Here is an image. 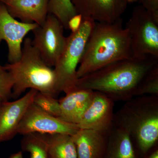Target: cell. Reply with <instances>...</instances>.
Returning a JSON list of instances; mask_svg holds the SVG:
<instances>
[{
    "instance_id": "obj_24",
    "label": "cell",
    "mask_w": 158,
    "mask_h": 158,
    "mask_svg": "<svg viewBox=\"0 0 158 158\" xmlns=\"http://www.w3.org/2000/svg\"><path fill=\"white\" fill-rule=\"evenodd\" d=\"M83 18L81 15L77 14L69 20L68 23V30L72 33L77 32L81 27L83 22Z\"/></svg>"
},
{
    "instance_id": "obj_19",
    "label": "cell",
    "mask_w": 158,
    "mask_h": 158,
    "mask_svg": "<svg viewBox=\"0 0 158 158\" xmlns=\"http://www.w3.org/2000/svg\"><path fill=\"white\" fill-rule=\"evenodd\" d=\"M48 14L54 15L68 30L69 21L77 13L71 0H50Z\"/></svg>"
},
{
    "instance_id": "obj_8",
    "label": "cell",
    "mask_w": 158,
    "mask_h": 158,
    "mask_svg": "<svg viewBox=\"0 0 158 158\" xmlns=\"http://www.w3.org/2000/svg\"><path fill=\"white\" fill-rule=\"evenodd\" d=\"M77 125L50 115L34 103L26 111L20 123L17 133L25 135L31 134L54 135L62 134L73 135L79 130Z\"/></svg>"
},
{
    "instance_id": "obj_16",
    "label": "cell",
    "mask_w": 158,
    "mask_h": 158,
    "mask_svg": "<svg viewBox=\"0 0 158 158\" xmlns=\"http://www.w3.org/2000/svg\"><path fill=\"white\" fill-rule=\"evenodd\" d=\"M106 158H137L129 135L124 130L113 126L108 134Z\"/></svg>"
},
{
    "instance_id": "obj_1",
    "label": "cell",
    "mask_w": 158,
    "mask_h": 158,
    "mask_svg": "<svg viewBox=\"0 0 158 158\" xmlns=\"http://www.w3.org/2000/svg\"><path fill=\"white\" fill-rule=\"evenodd\" d=\"M158 65V57H132L111 63L78 80L77 88L103 93L114 102L136 96L141 81Z\"/></svg>"
},
{
    "instance_id": "obj_2",
    "label": "cell",
    "mask_w": 158,
    "mask_h": 158,
    "mask_svg": "<svg viewBox=\"0 0 158 158\" xmlns=\"http://www.w3.org/2000/svg\"><path fill=\"white\" fill-rule=\"evenodd\" d=\"M132 57L129 35L122 18L112 23L96 22L79 63L77 77Z\"/></svg>"
},
{
    "instance_id": "obj_21",
    "label": "cell",
    "mask_w": 158,
    "mask_h": 158,
    "mask_svg": "<svg viewBox=\"0 0 158 158\" xmlns=\"http://www.w3.org/2000/svg\"><path fill=\"white\" fill-rule=\"evenodd\" d=\"M144 95L158 96V65L146 75L137 89L135 97Z\"/></svg>"
},
{
    "instance_id": "obj_18",
    "label": "cell",
    "mask_w": 158,
    "mask_h": 158,
    "mask_svg": "<svg viewBox=\"0 0 158 158\" xmlns=\"http://www.w3.org/2000/svg\"><path fill=\"white\" fill-rule=\"evenodd\" d=\"M21 145L23 151L29 153L30 158H49L45 135L31 134L24 135Z\"/></svg>"
},
{
    "instance_id": "obj_3",
    "label": "cell",
    "mask_w": 158,
    "mask_h": 158,
    "mask_svg": "<svg viewBox=\"0 0 158 158\" xmlns=\"http://www.w3.org/2000/svg\"><path fill=\"white\" fill-rule=\"evenodd\" d=\"M113 126L127 132L134 146L146 154L158 140V96H136L114 113Z\"/></svg>"
},
{
    "instance_id": "obj_28",
    "label": "cell",
    "mask_w": 158,
    "mask_h": 158,
    "mask_svg": "<svg viewBox=\"0 0 158 158\" xmlns=\"http://www.w3.org/2000/svg\"><path fill=\"white\" fill-rule=\"evenodd\" d=\"M0 158H1V156H0Z\"/></svg>"
},
{
    "instance_id": "obj_7",
    "label": "cell",
    "mask_w": 158,
    "mask_h": 158,
    "mask_svg": "<svg viewBox=\"0 0 158 158\" xmlns=\"http://www.w3.org/2000/svg\"><path fill=\"white\" fill-rule=\"evenodd\" d=\"M64 28L59 20L48 14L44 23L33 31L32 44L44 61L50 67L55 66L66 45L67 37Z\"/></svg>"
},
{
    "instance_id": "obj_6",
    "label": "cell",
    "mask_w": 158,
    "mask_h": 158,
    "mask_svg": "<svg viewBox=\"0 0 158 158\" xmlns=\"http://www.w3.org/2000/svg\"><path fill=\"white\" fill-rule=\"evenodd\" d=\"M132 56L158 57V21L141 6L133 9L126 23Z\"/></svg>"
},
{
    "instance_id": "obj_9",
    "label": "cell",
    "mask_w": 158,
    "mask_h": 158,
    "mask_svg": "<svg viewBox=\"0 0 158 158\" xmlns=\"http://www.w3.org/2000/svg\"><path fill=\"white\" fill-rule=\"evenodd\" d=\"M38 26L35 23L17 20L11 16L6 6L0 2V43L4 40L7 44L9 63L19 60L25 37Z\"/></svg>"
},
{
    "instance_id": "obj_11",
    "label": "cell",
    "mask_w": 158,
    "mask_h": 158,
    "mask_svg": "<svg viewBox=\"0 0 158 158\" xmlns=\"http://www.w3.org/2000/svg\"><path fill=\"white\" fill-rule=\"evenodd\" d=\"M37 90L30 89L20 98L0 104V144L18 134L19 127L26 111L33 103Z\"/></svg>"
},
{
    "instance_id": "obj_26",
    "label": "cell",
    "mask_w": 158,
    "mask_h": 158,
    "mask_svg": "<svg viewBox=\"0 0 158 158\" xmlns=\"http://www.w3.org/2000/svg\"><path fill=\"white\" fill-rule=\"evenodd\" d=\"M146 158H158V149H156L154 150Z\"/></svg>"
},
{
    "instance_id": "obj_4",
    "label": "cell",
    "mask_w": 158,
    "mask_h": 158,
    "mask_svg": "<svg viewBox=\"0 0 158 158\" xmlns=\"http://www.w3.org/2000/svg\"><path fill=\"white\" fill-rule=\"evenodd\" d=\"M23 43L19 60L4 65L13 79L11 98H19L29 89L55 97L58 94L54 69L44 61L31 38H25Z\"/></svg>"
},
{
    "instance_id": "obj_15",
    "label": "cell",
    "mask_w": 158,
    "mask_h": 158,
    "mask_svg": "<svg viewBox=\"0 0 158 158\" xmlns=\"http://www.w3.org/2000/svg\"><path fill=\"white\" fill-rule=\"evenodd\" d=\"M93 94V90L80 88L66 94L59 100L60 118L78 125L91 102Z\"/></svg>"
},
{
    "instance_id": "obj_22",
    "label": "cell",
    "mask_w": 158,
    "mask_h": 158,
    "mask_svg": "<svg viewBox=\"0 0 158 158\" xmlns=\"http://www.w3.org/2000/svg\"><path fill=\"white\" fill-rule=\"evenodd\" d=\"M13 84L11 74L0 62V103L11 98Z\"/></svg>"
},
{
    "instance_id": "obj_5",
    "label": "cell",
    "mask_w": 158,
    "mask_h": 158,
    "mask_svg": "<svg viewBox=\"0 0 158 158\" xmlns=\"http://www.w3.org/2000/svg\"><path fill=\"white\" fill-rule=\"evenodd\" d=\"M95 22L92 19H83L80 28L67 37L65 48L54 66L57 94H66L77 88V70Z\"/></svg>"
},
{
    "instance_id": "obj_14",
    "label": "cell",
    "mask_w": 158,
    "mask_h": 158,
    "mask_svg": "<svg viewBox=\"0 0 158 158\" xmlns=\"http://www.w3.org/2000/svg\"><path fill=\"white\" fill-rule=\"evenodd\" d=\"M108 134L90 129H79L72 138L77 158H103L106 156Z\"/></svg>"
},
{
    "instance_id": "obj_13",
    "label": "cell",
    "mask_w": 158,
    "mask_h": 158,
    "mask_svg": "<svg viewBox=\"0 0 158 158\" xmlns=\"http://www.w3.org/2000/svg\"><path fill=\"white\" fill-rule=\"evenodd\" d=\"M50 0H0L11 16L25 23L42 25L48 14Z\"/></svg>"
},
{
    "instance_id": "obj_12",
    "label": "cell",
    "mask_w": 158,
    "mask_h": 158,
    "mask_svg": "<svg viewBox=\"0 0 158 158\" xmlns=\"http://www.w3.org/2000/svg\"><path fill=\"white\" fill-rule=\"evenodd\" d=\"M77 13L83 19L97 22L112 23L121 18L127 2L126 0H71Z\"/></svg>"
},
{
    "instance_id": "obj_17",
    "label": "cell",
    "mask_w": 158,
    "mask_h": 158,
    "mask_svg": "<svg viewBox=\"0 0 158 158\" xmlns=\"http://www.w3.org/2000/svg\"><path fill=\"white\" fill-rule=\"evenodd\" d=\"M45 136L49 158H77L72 136L57 134Z\"/></svg>"
},
{
    "instance_id": "obj_27",
    "label": "cell",
    "mask_w": 158,
    "mask_h": 158,
    "mask_svg": "<svg viewBox=\"0 0 158 158\" xmlns=\"http://www.w3.org/2000/svg\"><path fill=\"white\" fill-rule=\"evenodd\" d=\"M127 2H136L137 0H126Z\"/></svg>"
},
{
    "instance_id": "obj_29",
    "label": "cell",
    "mask_w": 158,
    "mask_h": 158,
    "mask_svg": "<svg viewBox=\"0 0 158 158\" xmlns=\"http://www.w3.org/2000/svg\"><path fill=\"white\" fill-rule=\"evenodd\" d=\"M0 104H1V103H0Z\"/></svg>"
},
{
    "instance_id": "obj_23",
    "label": "cell",
    "mask_w": 158,
    "mask_h": 158,
    "mask_svg": "<svg viewBox=\"0 0 158 158\" xmlns=\"http://www.w3.org/2000/svg\"><path fill=\"white\" fill-rule=\"evenodd\" d=\"M141 6L158 21V0H140Z\"/></svg>"
},
{
    "instance_id": "obj_10",
    "label": "cell",
    "mask_w": 158,
    "mask_h": 158,
    "mask_svg": "<svg viewBox=\"0 0 158 158\" xmlns=\"http://www.w3.org/2000/svg\"><path fill=\"white\" fill-rule=\"evenodd\" d=\"M114 102L103 93L94 91L92 100L77 125L109 134L113 126Z\"/></svg>"
},
{
    "instance_id": "obj_25",
    "label": "cell",
    "mask_w": 158,
    "mask_h": 158,
    "mask_svg": "<svg viewBox=\"0 0 158 158\" xmlns=\"http://www.w3.org/2000/svg\"><path fill=\"white\" fill-rule=\"evenodd\" d=\"M9 158H23V152L22 151H19L11 155Z\"/></svg>"
},
{
    "instance_id": "obj_20",
    "label": "cell",
    "mask_w": 158,
    "mask_h": 158,
    "mask_svg": "<svg viewBox=\"0 0 158 158\" xmlns=\"http://www.w3.org/2000/svg\"><path fill=\"white\" fill-rule=\"evenodd\" d=\"M33 103L46 113L60 118V104L59 100L55 97L37 92L34 96Z\"/></svg>"
}]
</instances>
